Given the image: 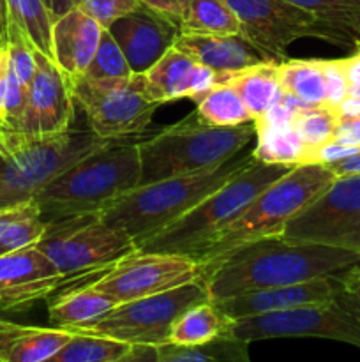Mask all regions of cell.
<instances>
[{
    "label": "cell",
    "mask_w": 360,
    "mask_h": 362,
    "mask_svg": "<svg viewBox=\"0 0 360 362\" xmlns=\"http://www.w3.org/2000/svg\"><path fill=\"white\" fill-rule=\"evenodd\" d=\"M360 264V253L325 244L292 243L270 235L247 243L215 265L201 281L210 300L254 290L335 276Z\"/></svg>",
    "instance_id": "6da1fadb"
},
{
    "label": "cell",
    "mask_w": 360,
    "mask_h": 362,
    "mask_svg": "<svg viewBox=\"0 0 360 362\" xmlns=\"http://www.w3.org/2000/svg\"><path fill=\"white\" fill-rule=\"evenodd\" d=\"M253 161V151L244 148L232 159L212 168L140 184L116 198L99 214L106 223L124 230L138 246L141 240L182 218Z\"/></svg>",
    "instance_id": "7a4b0ae2"
},
{
    "label": "cell",
    "mask_w": 360,
    "mask_h": 362,
    "mask_svg": "<svg viewBox=\"0 0 360 362\" xmlns=\"http://www.w3.org/2000/svg\"><path fill=\"white\" fill-rule=\"evenodd\" d=\"M140 173L138 144L113 141L60 173L34 202L44 221L101 212L140 186Z\"/></svg>",
    "instance_id": "3957f363"
},
{
    "label": "cell",
    "mask_w": 360,
    "mask_h": 362,
    "mask_svg": "<svg viewBox=\"0 0 360 362\" xmlns=\"http://www.w3.org/2000/svg\"><path fill=\"white\" fill-rule=\"evenodd\" d=\"M119 140L92 131L27 134L0 126V211L30 202L67 168L94 151Z\"/></svg>",
    "instance_id": "277c9868"
},
{
    "label": "cell",
    "mask_w": 360,
    "mask_h": 362,
    "mask_svg": "<svg viewBox=\"0 0 360 362\" xmlns=\"http://www.w3.org/2000/svg\"><path fill=\"white\" fill-rule=\"evenodd\" d=\"M334 179V172L325 165H296L265 187L246 211L198 255L201 279L244 244L281 235L286 225L320 197Z\"/></svg>",
    "instance_id": "5b68a950"
},
{
    "label": "cell",
    "mask_w": 360,
    "mask_h": 362,
    "mask_svg": "<svg viewBox=\"0 0 360 362\" xmlns=\"http://www.w3.org/2000/svg\"><path fill=\"white\" fill-rule=\"evenodd\" d=\"M293 166L268 165L254 159L221 187L205 197L189 212L161 232L138 244V250L157 253H179L196 258L210 240L232 225L247 205L265 189L288 173Z\"/></svg>",
    "instance_id": "8992f818"
},
{
    "label": "cell",
    "mask_w": 360,
    "mask_h": 362,
    "mask_svg": "<svg viewBox=\"0 0 360 362\" xmlns=\"http://www.w3.org/2000/svg\"><path fill=\"white\" fill-rule=\"evenodd\" d=\"M256 138L254 122L222 127L191 115L138 144L140 184L201 172L228 161Z\"/></svg>",
    "instance_id": "52a82bcc"
},
{
    "label": "cell",
    "mask_w": 360,
    "mask_h": 362,
    "mask_svg": "<svg viewBox=\"0 0 360 362\" xmlns=\"http://www.w3.org/2000/svg\"><path fill=\"white\" fill-rule=\"evenodd\" d=\"M35 247L53 262L66 281L92 272L99 274L136 250V244L124 230L106 223L99 212H92L46 221Z\"/></svg>",
    "instance_id": "ba28073f"
},
{
    "label": "cell",
    "mask_w": 360,
    "mask_h": 362,
    "mask_svg": "<svg viewBox=\"0 0 360 362\" xmlns=\"http://www.w3.org/2000/svg\"><path fill=\"white\" fill-rule=\"evenodd\" d=\"M69 81L88 129L106 140H126L143 133L159 106L145 90L141 73L99 80L80 76Z\"/></svg>",
    "instance_id": "9c48e42d"
},
{
    "label": "cell",
    "mask_w": 360,
    "mask_h": 362,
    "mask_svg": "<svg viewBox=\"0 0 360 362\" xmlns=\"http://www.w3.org/2000/svg\"><path fill=\"white\" fill-rule=\"evenodd\" d=\"M207 300H210L207 288L201 279H196L168 292L116 304L95 320L71 331L108 336L131 345H162L169 341L176 318L189 308Z\"/></svg>",
    "instance_id": "30bf717a"
},
{
    "label": "cell",
    "mask_w": 360,
    "mask_h": 362,
    "mask_svg": "<svg viewBox=\"0 0 360 362\" xmlns=\"http://www.w3.org/2000/svg\"><path fill=\"white\" fill-rule=\"evenodd\" d=\"M240 21V37L265 59L281 62L286 48L302 37H316L337 46H353L307 11L286 0H226Z\"/></svg>",
    "instance_id": "8fae6325"
},
{
    "label": "cell",
    "mask_w": 360,
    "mask_h": 362,
    "mask_svg": "<svg viewBox=\"0 0 360 362\" xmlns=\"http://www.w3.org/2000/svg\"><path fill=\"white\" fill-rule=\"evenodd\" d=\"M226 336L247 343L272 338H321L360 349V317L334 299L232 320Z\"/></svg>",
    "instance_id": "7c38bea8"
},
{
    "label": "cell",
    "mask_w": 360,
    "mask_h": 362,
    "mask_svg": "<svg viewBox=\"0 0 360 362\" xmlns=\"http://www.w3.org/2000/svg\"><path fill=\"white\" fill-rule=\"evenodd\" d=\"M292 243L325 244L360 253V175H337L286 225Z\"/></svg>",
    "instance_id": "4fadbf2b"
},
{
    "label": "cell",
    "mask_w": 360,
    "mask_h": 362,
    "mask_svg": "<svg viewBox=\"0 0 360 362\" xmlns=\"http://www.w3.org/2000/svg\"><path fill=\"white\" fill-rule=\"evenodd\" d=\"M201 279L200 262L189 255L133 250L101 271L88 286L106 293L116 304L155 296Z\"/></svg>",
    "instance_id": "5bb4252c"
},
{
    "label": "cell",
    "mask_w": 360,
    "mask_h": 362,
    "mask_svg": "<svg viewBox=\"0 0 360 362\" xmlns=\"http://www.w3.org/2000/svg\"><path fill=\"white\" fill-rule=\"evenodd\" d=\"M35 73L27 88V105L20 131L27 134H56L71 129L74 98L71 81L53 59L35 49Z\"/></svg>",
    "instance_id": "9a60e30c"
},
{
    "label": "cell",
    "mask_w": 360,
    "mask_h": 362,
    "mask_svg": "<svg viewBox=\"0 0 360 362\" xmlns=\"http://www.w3.org/2000/svg\"><path fill=\"white\" fill-rule=\"evenodd\" d=\"M108 30L122 48L133 73L150 69L175 45L176 35L180 34L175 21L143 4L116 18Z\"/></svg>",
    "instance_id": "2e32d148"
},
{
    "label": "cell",
    "mask_w": 360,
    "mask_h": 362,
    "mask_svg": "<svg viewBox=\"0 0 360 362\" xmlns=\"http://www.w3.org/2000/svg\"><path fill=\"white\" fill-rule=\"evenodd\" d=\"M64 278L35 246L0 257V308L18 310L53 296Z\"/></svg>",
    "instance_id": "e0dca14e"
},
{
    "label": "cell",
    "mask_w": 360,
    "mask_h": 362,
    "mask_svg": "<svg viewBox=\"0 0 360 362\" xmlns=\"http://www.w3.org/2000/svg\"><path fill=\"white\" fill-rule=\"evenodd\" d=\"M339 290H341V283L335 274L295 283V285L275 286V288L254 290V292L239 293V296L222 297V299H215L212 303L229 320H240V318L256 317V315L293 310V308L307 306V304L328 303V300H334L337 297Z\"/></svg>",
    "instance_id": "ac0fdd59"
},
{
    "label": "cell",
    "mask_w": 360,
    "mask_h": 362,
    "mask_svg": "<svg viewBox=\"0 0 360 362\" xmlns=\"http://www.w3.org/2000/svg\"><path fill=\"white\" fill-rule=\"evenodd\" d=\"M141 78L147 94L162 105L184 98L196 101L221 81V73H215L172 46L150 69L141 73Z\"/></svg>",
    "instance_id": "d6986e66"
},
{
    "label": "cell",
    "mask_w": 360,
    "mask_h": 362,
    "mask_svg": "<svg viewBox=\"0 0 360 362\" xmlns=\"http://www.w3.org/2000/svg\"><path fill=\"white\" fill-rule=\"evenodd\" d=\"M104 27L83 11H67L55 18L52 28V59L69 80L87 73Z\"/></svg>",
    "instance_id": "ffe728a7"
},
{
    "label": "cell",
    "mask_w": 360,
    "mask_h": 362,
    "mask_svg": "<svg viewBox=\"0 0 360 362\" xmlns=\"http://www.w3.org/2000/svg\"><path fill=\"white\" fill-rule=\"evenodd\" d=\"M173 46L196 62L221 74L235 73V71H242L246 67L268 60L240 35L182 34L180 32Z\"/></svg>",
    "instance_id": "44dd1931"
},
{
    "label": "cell",
    "mask_w": 360,
    "mask_h": 362,
    "mask_svg": "<svg viewBox=\"0 0 360 362\" xmlns=\"http://www.w3.org/2000/svg\"><path fill=\"white\" fill-rule=\"evenodd\" d=\"M73 332L0 318V362H52Z\"/></svg>",
    "instance_id": "7402d4cb"
},
{
    "label": "cell",
    "mask_w": 360,
    "mask_h": 362,
    "mask_svg": "<svg viewBox=\"0 0 360 362\" xmlns=\"http://www.w3.org/2000/svg\"><path fill=\"white\" fill-rule=\"evenodd\" d=\"M222 81L239 92L254 120L277 105L284 94L279 81V62L275 60H265L235 73H222L219 83Z\"/></svg>",
    "instance_id": "603a6c76"
},
{
    "label": "cell",
    "mask_w": 360,
    "mask_h": 362,
    "mask_svg": "<svg viewBox=\"0 0 360 362\" xmlns=\"http://www.w3.org/2000/svg\"><path fill=\"white\" fill-rule=\"evenodd\" d=\"M256 126V145L253 156L256 161L268 165H307L311 148L302 141L293 122H270L254 120Z\"/></svg>",
    "instance_id": "cb8c5ba5"
},
{
    "label": "cell",
    "mask_w": 360,
    "mask_h": 362,
    "mask_svg": "<svg viewBox=\"0 0 360 362\" xmlns=\"http://www.w3.org/2000/svg\"><path fill=\"white\" fill-rule=\"evenodd\" d=\"M113 306H116V303L106 293L85 285L83 288L60 293L55 300L49 303L48 315L53 327L71 331L78 325L95 320Z\"/></svg>",
    "instance_id": "d4e9b609"
},
{
    "label": "cell",
    "mask_w": 360,
    "mask_h": 362,
    "mask_svg": "<svg viewBox=\"0 0 360 362\" xmlns=\"http://www.w3.org/2000/svg\"><path fill=\"white\" fill-rule=\"evenodd\" d=\"M249 343L232 336H219L200 345H155L157 362H249Z\"/></svg>",
    "instance_id": "484cf974"
},
{
    "label": "cell",
    "mask_w": 360,
    "mask_h": 362,
    "mask_svg": "<svg viewBox=\"0 0 360 362\" xmlns=\"http://www.w3.org/2000/svg\"><path fill=\"white\" fill-rule=\"evenodd\" d=\"M279 81L284 94L306 106H328L323 60H281Z\"/></svg>",
    "instance_id": "4316f807"
},
{
    "label": "cell",
    "mask_w": 360,
    "mask_h": 362,
    "mask_svg": "<svg viewBox=\"0 0 360 362\" xmlns=\"http://www.w3.org/2000/svg\"><path fill=\"white\" fill-rule=\"evenodd\" d=\"M179 28L182 34L240 35V21L226 0H186Z\"/></svg>",
    "instance_id": "83f0119b"
},
{
    "label": "cell",
    "mask_w": 360,
    "mask_h": 362,
    "mask_svg": "<svg viewBox=\"0 0 360 362\" xmlns=\"http://www.w3.org/2000/svg\"><path fill=\"white\" fill-rule=\"evenodd\" d=\"M44 230L46 221L34 200L0 211V257L35 246Z\"/></svg>",
    "instance_id": "f1b7e54d"
},
{
    "label": "cell",
    "mask_w": 360,
    "mask_h": 362,
    "mask_svg": "<svg viewBox=\"0 0 360 362\" xmlns=\"http://www.w3.org/2000/svg\"><path fill=\"white\" fill-rule=\"evenodd\" d=\"M229 318L212 300L196 304L184 311L175 320L169 343L176 345H200L219 336L228 334Z\"/></svg>",
    "instance_id": "f546056e"
},
{
    "label": "cell",
    "mask_w": 360,
    "mask_h": 362,
    "mask_svg": "<svg viewBox=\"0 0 360 362\" xmlns=\"http://www.w3.org/2000/svg\"><path fill=\"white\" fill-rule=\"evenodd\" d=\"M196 115L212 126L233 127L254 122L239 92L229 83H215L196 99Z\"/></svg>",
    "instance_id": "4dcf8cb0"
},
{
    "label": "cell",
    "mask_w": 360,
    "mask_h": 362,
    "mask_svg": "<svg viewBox=\"0 0 360 362\" xmlns=\"http://www.w3.org/2000/svg\"><path fill=\"white\" fill-rule=\"evenodd\" d=\"M9 23L16 25L37 52L52 59L53 14L44 0H6Z\"/></svg>",
    "instance_id": "1f68e13d"
},
{
    "label": "cell",
    "mask_w": 360,
    "mask_h": 362,
    "mask_svg": "<svg viewBox=\"0 0 360 362\" xmlns=\"http://www.w3.org/2000/svg\"><path fill=\"white\" fill-rule=\"evenodd\" d=\"M73 332L52 362H122L131 343L88 332Z\"/></svg>",
    "instance_id": "d6a6232c"
},
{
    "label": "cell",
    "mask_w": 360,
    "mask_h": 362,
    "mask_svg": "<svg viewBox=\"0 0 360 362\" xmlns=\"http://www.w3.org/2000/svg\"><path fill=\"white\" fill-rule=\"evenodd\" d=\"M344 35L353 46L360 37V0H286Z\"/></svg>",
    "instance_id": "836d02e7"
},
{
    "label": "cell",
    "mask_w": 360,
    "mask_h": 362,
    "mask_svg": "<svg viewBox=\"0 0 360 362\" xmlns=\"http://www.w3.org/2000/svg\"><path fill=\"white\" fill-rule=\"evenodd\" d=\"M27 85L20 81L7 57L6 46L0 55V126L20 131L27 105Z\"/></svg>",
    "instance_id": "e575fe53"
},
{
    "label": "cell",
    "mask_w": 360,
    "mask_h": 362,
    "mask_svg": "<svg viewBox=\"0 0 360 362\" xmlns=\"http://www.w3.org/2000/svg\"><path fill=\"white\" fill-rule=\"evenodd\" d=\"M339 122H341V117L335 108H330V106H304L296 112L293 126H295L296 133L300 134L304 144L313 152L314 148L334 140Z\"/></svg>",
    "instance_id": "d590c367"
},
{
    "label": "cell",
    "mask_w": 360,
    "mask_h": 362,
    "mask_svg": "<svg viewBox=\"0 0 360 362\" xmlns=\"http://www.w3.org/2000/svg\"><path fill=\"white\" fill-rule=\"evenodd\" d=\"M129 74H133V71H131L122 48L115 41V37L109 34L108 28H104L94 59H92L90 66L83 76L99 80V78H120L129 76Z\"/></svg>",
    "instance_id": "8d00e7d4"
},
{
    "label": "cell",
    "mask_w": 360,
    "mask_h": 362,
    "mask_svg": "<svg viewBox=\"0 0 360 362\" xmlns=\"http://www.w3.org/2000/svg\"><path fill=\"white\" fill-rule=\"evenodd\" d=\"M140 4V0H73V7L94 18L104 28H108L116 18L136 9Z\"/></svg>",
    "instance_id": "74e56055"
},
{
    "label": "cell",
    "mask_w": 360,
    "mask_h": 362,
    "mask_svg": "<svg viewBox=\"0 0 360 362\" xmlns=\"http://www.w3.org/2000/svg\"><path fill=\"white\" fill-rule=\"evenodd\" d=\"M325 85H327V105L337 108L348 98V78H346L342 59L323 60Z\"/></svg>",
    "instance_id": "f35d334b"
},
{
    "label": "cell",
    "mask_w": 360,
    "mask_h": 362,
    "mask_svg": "<svg viewBox=\"0 0 360 362\" xmlns=\"http://www.w3.org/2000/svg\"><path fill=\"white\" fill-rule=\"evenodd\" d=\"M337 278L341 290L335 299L360 317V264L346 269L344 272L337 274Z\"/></svg>",
    "instance_id": "ab89813d"
},
{
    "label": "cell",
    "mask_w": 360,
    "mask_h": 362,
    "mask_svg": "<svg viewBox=\"0 0 360 362\" xmlns=\"http://www.w3.org/2000/svg\"><path fill=\"white\" fill-rule=\"evenodd\" d=\"M360 151V145L353 144H344V141L332 140L328 144L321 145V147L314 148L309 154L307 159V165H325L330 166L334 163L341 161V159L349 158V156L356 154Z\"/></svg>",
    "instance_id": "60d3db41"
},
{
    "label": "cell",
    "mask_w": 360,
    "mask_h": 362,
    "mask_svg": "<svg viewBox=\"0 0 360 362\" xmlns=\"http://www.w3.org/2000/svg\"><path fill=\"white\" fill-rule=\"evenodd\" d=\"M143 6L150 7V9L157 11L162 16L169 18L172 21H175L179 25L180 14H182L184 6H186V0H140Z\"/></svg>",
    "instance_id": "b9f144b4"
},
{
    "label": "cell",
    "mask_w": 360,
    "mask_h": 362,
    "mask_svg": "<svg viewBox=\"0 0 360 362\" xmlns=\"http://www.w3.org/2000/svg\"><path fill=\"white\" fill-rule=\"evenodd\" d=\"M334 140L344 141V144L360 145V119L352 117V119H341L337 131H335Z\"/></svg>",
    "instance_id": "7bdbcfd3"
},
{
    "label": "cell",
    "mask_w": 360,
    "mask_h": 362,
    "mask_svg": "<svg viewBox=\"0 0 360 362\" xmlns=\"http://www.w3.org/2000/svg\"><path fill=\"white\" fill-rule=\"evenodd\" d=\"M122 362H157V349L155 345L134 343Z\"/></svg>",
    "instance_id": "ee69618b"
},
{
    "label": "cell",
    "mask_w": 360,
    "mask_h": 362,
    "mask_svg": "<svg viewBox=\"0 0 360 362\" xmlns=\"http://www.w3.org/2000/svg\"><path fill=\"white\" fill-rule=\"evenodd\" d=\"M328 168L334 172V175H360V151L356 154L349 156V158L341 159V161L334 163Z\"/></svg>",
    "instance_id": "f6af8a7d"
},
{
    "label": "cell",
    "mask_w": 360,
    "mask_h": 362,
    "mask_svg": "<svg viewBox=\"0 0 360 362\" xmlns=\"http://www.w3.org/2000/svg\"><path fill=\"white\" fill-rule=\"evenodd\" d=\"M342 66H344L348 83H360V49L356 53H353L352 57H348V59H342Z\"/></svg>",
    "instance_id": "bcb514c9"
},
{
    "label": "cell",
    "mask_w": 360,
    "mask_h": 362,
    "mask_svg": "<svg viewBox=\"0 0 360 362\" xmlns=\"http://www.w3.org/2000/svg\"><path fill=\"white\" fill-rule=\"evenodd\" d=\"M337 113L341 119H352V117H360V98H346L341 105L337 106Z\"/></svg>",
    "instance_id": "7dc6e473"
},
{
    "label": "cell",
    "mask_w": 360,
    "mask_h": 362,
    "mask_svg": "<svg viewBox=\"0 0 360 362\" xmlns=\"http://www.w3.org/2000/svg\"><path fill=\"white\" fill-rule=\"evenodd\" d=\"M44 4L48 6L49 13L53 14V18L62 16V14H66L67 11L73 9V0H44Z\"/></svg>",
    "instance_id": "c3c4849f"
},
{
    "label": "cell",
    "mask_w": 360,
    "mask_h": 362,
    "mask_svg": "<svg viewBox=\"0 0 360 362\" xmlns=\"http://www.w3.org/2000/svg\"><path fill=\"white\" fill-rule=\"evenodd\" d=\"M7 25H9V16H7V6L6 0H0V35L6 41L7 35Z\"/></svg>",
    "instance_id": "681fc988"
},
{
    "label": "cell",
    "mask_w": 360,
    "mask_h": 362,
    "mask_svg": "<svg viewBox=\"0 0 360 362\" xmlns=\"http://www.w3.org/2000/svg\"><path fill=\"white\" fill-rule=\"evenodd\" d=\"M348 95H349V98H360V83L349 85V87H348Z\"/></svg>",
    "instance_id": "f907efd6"
},
{
    "label": "cell",
    "mask_w": 360,
    "mask_h": 362,
    "mask_svg": "<svg viewBox=\"0 0 360 362\" xmlns=\"http://www.w3.org/2000/svg\"><path fill=\"white\" fill-rule=\"evenodd\" d=\"M4 45V39H2V35H0V46Z\"/></svg>",
    "instance_id": "816d5d0a"
},
{
    "label": "cell",
    "mask_w": 360,
    "mask_h": 362,
    "mask_svg": "<svg viewBox=\"0 0 360 362\" xmlns=\"http://www.w3.org/2000/svg\"><path fill=\"white\" fill-rule=\"evenodd\" d=\"M0 165H2V154H0Z\"/></svg>",
    "instance_id": "f5cc1de1"
},
{
    "label": "cell",
    "mask_w": 360,
    "mask_h": 362,
    "mask_svg": "<svg viewBox=\"0 0 360 362\" xmlns=\"http://www.w3.org/2000/svg\"><path fill=\"white\" fill-rule=\"evenodd\" d=\"M4 46V45H2ZM2 46H0V55H2Z\"/></svg>",
    "instance_id": "db71d44e"
},
{
    "label": "cell",
    "mask_w": 360,
    "mask_h": 362,
    "mask_svg": "<svg viewBox=\"0 0 360 362\" xmlns=\"http://www.w3.org/2000/svg\"><path fill=\"white\" fill-rule=\"evenodd\" d=\"M359 119H360V117H359Z\"/></svg>",
    "instance_id": "11a10c76"
}]
</instances>
